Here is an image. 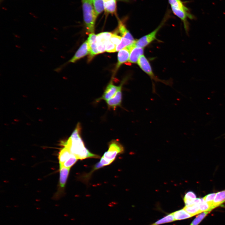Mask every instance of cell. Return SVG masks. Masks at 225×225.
<instances>
[{
  "mask_svg": "<svg viewBox=\"0 0 225 225\" xmlns=\"http://www.w3.org/2000/svg\"><path fill=\"white\" fill-rule=\"evenodd\" d=\"M127 47L130 51L129 61L132 63H136L140 57L143 55V49L135 46L134 44Z\"/></svg>",
  "mask_w": 225,
  "mask_h": 225,
  "instance_id": "8",
  "label": "cell"
},
{
  "mask_svg": "<svg viewBox=\"0 0 225 225\" xmlns=\"http://www.w3.org/2000/svg\"><path fill=\"white\" fill-rule=\"evenodd\" d=\"M171 7L174 14L183 22L185 30L187 32H188L189 25L187 18H188L189 19L192 20L195 18L190 13L189 11L183 10L173 6H171Z\"/></svg>",
  "mask_w": 225,
  "mask_h": 225,
  "instance_id": "5",
  "label": "cell"
},
{
  "mask_svg": "<svg viewBox=\"0 0 225 225\" xmlns=\"http://www.w3.org/2000/svg\"><path fill=\"white\" fill-rule=\"evenodd\" d=\"M104 0H94L93 5L97 16L104 10Z\"/></svg>",
  "mask_w": 225,
  "mask_h": 225,
  "instance_id": "21",
  "label": "cell"
},
{
  "mask_svg": "<svg viewBox=\"0 0 225 225\" xmlns=\"http://www.w3.org/2000/svg\"><path fill=\"white\" fill-rule=\"evenodd\" d=\"M225 202V190L216 193L212 204L211 211Z\"/></svg>",
  "mask_w": 225,
  "mask_h": 225,
  "instance_id": "14",
  "label": "cell"
},
{
  "mask_svg": "<svg viewBox=\"0 0 225 225\" xmlns=\"http://www.w3.org/2000/svg\"><path fill=\"white\" fill-rule=\"evenodd\" d=\"M130 55V51L127 48H124L119 51L118 55V62L116 67L118 69L121 66L129 61Z\"/></svg>",
  "mask_w": 225,
  "mask_h": 225,
  "instance_id": "12",
  "label": "cell"
},
{
  "mask_svg": "<svg viewBox=\"0 0 225 225\" xmlns=\"http://www.w3.org/2000/svg\"><path fill=\"white\" fill-rule=\"evenodd\" d=\"M196 199V196L194 193L189 191L185 194L183 200L185 205H187L193 203Z\"/></svg>",
  "mask_w": 225,
  "mask_h": 225,
  "instance_id": "22",
  "label": "cell"
},
{
  "mask_svg": "<svg viewBox=\"0 0 225 225\" xmlns=\"http://www.w3.org/2000/svg\"><path fill=\"white\" fill-rule=\"evenodd\" d=\"M112 34L110 32L101 33L97 35V43L106 44V42L110 40Z\"/></svg>",
  "mask_w": 225,
  "mask_h": 225,
  "instance_id": "20",
  "label": "cell"
},
{
  "mask_svg": "<svg viewBox=\"0 0 225 225\" xmlns=\"http://www.w3.org/2000/svg\"><path fill=\"white\" fill-rule=\"evenodd\" d=\"M175 221L182 220L191 218L193 216L184 209L172 213Z\"/></svg>",
  "mask_w": 225,
  "mask_h": 225,
  "instance_id": "16",
  "label": "cell"
},
{
  "mask_svg": "<svg viewBox=\"0 0 225 225\" xmlns=\"http://www.w3.org/2000/svg\"><path fill=\"white\" fill-rule=\"evenodd\" d=\"M210 212L209 211H206L200 214L193 220L190 225H198Z\"/></svg>",
  "mask_w": 225,
  "mask_h": 225,
  "instance_id": "27",
  "label": "cell"
},
{
  "mask_svg": "<svg viewBox=\"0 0 225 225\" xmlns=\"http://www.w3.org/2000/svg\"><path fill=\"white\" fill-rule=\"evenodd\" d=\"M116 46L110 40L107 41L106 43V51L109 53H114L116 51Z\"/></svg>",
  "mask_w": 225,
  "mask_h": 225,
  "instance_id": "29",
  "label": "cell"
},
{
  "mask_svg": "<svg viewBox=\"0 0 225 225\" xmlns=\"http://www.w3.org/2000/svg\"><path fill=\"white\" fill-rule=\"evenodd\" d=\"M84 19L88 33H94L97 16L91 0H82Z\"/></svg>",
  "mask_w": 225,
  "mask_h": 225,
  "instance_id": "2",
  "label": "cell"
},
{
  "mask_svg": "<svg viewBox=\"0 0 225 225\" xmlns=\"http://www.w3.org/2000/svg\"><path fill=\"white\" fill-rule=\"evenodd\" d=\"M169 13L168 12L167 14L165 16L162 22L155 30L149 34L143 36L139 39L135 41L134 43L135 46L143 48L155 40L156 39L158 32L163 26L168 18L169 15Z\"/></svg>",
  "mask_w": 225,
  "mask_h": 225,
  "instance_id": "3",
  "label": "cell"
},
{
  "mask_svg": "<svg viewBox=\"0 0 225 225\" xmlns=\"http://www.w3.org/2000/svg\"><path fill=\"white\" fill-rule=\"evenodd\" d=\"M60 151L58 159L59 165H61L71 156L72 153L69 149L65 146Z\"/></svg>",
  "mask_w": 225,
  "mask_h": 225,
  "instance_id": "18",
  "label": "cell"
},
{
  "mask_svg": "<svg viewBox=\"0 0 225 225\" xmlns=\"http://www.w3.org/2000/svg\"><path fill=\"white\" fill-rule=\"evenodd\" d=\"M81 127L79 123L67 141L62 143V145L67 147L72 154L79 159L88 158H99L98 156L92 153L85 147L80 136Z\"/></svg>",
  "mask_w": 225,
  "mask_h": 225,
  "instance_id": "1",
  "label": "cell"
},
{
  "mask_svg": "<svg viewBox=\"0 0 225 225\" xmlns=\"http://www.w3.org/2000/svg\"><path fill=\"white\" fill-rule=\"evenodd\" d=\"M124 150V148L120 143L117 140H113L110 142L108 150L105 153L102 157L112 162L117 156L122 153Z\"/></svg>",
  "mask_w": 225,
  "mask_h": 225,
  "instance_id": "4",
  "label": "cell"
},
{
  "mask_svg": "<svg viewBox=\"0 0 225 225\" xmlns=\"http://www.w3.org/2000/svg\"><path fill=\"white\" fill-rule=\"evenodd\" d=\"M70 168L60 166L59 186L60 189L65 188Z\"/></svg>",
  "mask_w": 225,
  "mask_h": 225,
  "instance_id": "13",
  "label": "cell"
},
{
  "mask_svg": "<svg viewBox=\"0 0 225 225\" xmlns=\"http://www.w3.org/2000/svg\"><path fill=\"white\" fill-rule=\"evenodd\" d=\"M118 23L119 30L122 37L132 41H135L132 35L126 27L125 25L120 20L119 21Z\"/></svg>",
  "mask_w": 225,
  "mask_h": 225,
  "instance_id": "19",
  "label": "cell"
},
{
  "mask_svg": "<svg viewBox=\"0 0 225 225\" xmlns=\"http://www.w3.org/2000/svg\"><path fill=\"white\" fill-rule=\"evenodd\" d=\"M97 35L94 33L90 34L88 39L90 59L99 53L96 43Z\"/></svg>",
  "mask_w": 225,
  "mask_h": 225,
  "instance_id": "10",
  "label": "cell"
},
{
  "mask_svg": "<svg viewBox=\"0 0 225 225\" xmlns=\"http://www.w3.org/2000/svg\"><path fill=\"white\" fill-rule=\"evenodd\" d=\"M124 82V81H123L119 85V89L114 96L110 100L106 101L109 108L115 110L116 108L121 106L122 100V86Z\"/></svg>",
  "mask_w": 225,
  "mask_h": 225,
  "instance_id": "6",
  "label": "cell"
},
{
  "mask_svg": "<svg viewBox=\"0 0 225 225\" xmlns=\"http://www.w3.org/2000/svg\"><path fill=\"white\" fill-rule=\"evenodd\" d=\"M134 41L129 39L122 37L120 43L116 47V51H119L121 50L129 47L134 43Z\"/></svg>",
  "mask_w": 225,
  "mask_h": 225,
  "instance_id": "23",
  "label": "cell"
},
{
  "mask_svg": "<svg viewBox=\"0 0 225 225\" xmlns=\"http://www.w3.org/2000/svg\"><path fill=\"white\" fill-rule=\"evenodd\" d=\"M120 86H116L111 82L106 87L105 91L101 97L97 99V102L101 100L106 101L113 97L119 89Z\"/></svg>",
  "mask_w": 225,
  "mask_h": 225,
  "instance_id": "9",
  "label": "cell"
},
{
  "mask_svg": "<svg viewBox=\"0 0 225 225\" xmlns=\"http://www.w3.org/2000/svg\"><path fill=\"white\" fill-rule=\"evenodd\" d=\"M199 204L194 202L192 204L185 205L183 209L193 217L196 215L201 214Z\"/></svg>",
  "mask_w": 225,
  "mask_h": 225,
  "instance_id": "15",
  "label": "cell"
},
{
  "mask_svg": "<svg viewBox=\"0 0 225 225\" xmlns=\"http://www.w3.org/2000/svg\"><path fill=\"white\" fill-rule=\"evenodd\" d=\"M89 53V47L87 40L82 45L74 57L70 60L68 62L74 63L79 59L85 56Z\"/></svg>",
  "mask_w": 225,
  "mask_h": 225,
  "instance_id": "11",
  "label": "cell"
},
{
  "mask_svg": "<svg viewBox=\"0 0 225 225\" xmlns=\"http://www.w3.org/2000/svg\"><path fill=\"white\" fill-rule=\"evenodd\" d=\"M137 64L140 68L153 79L157 81H162L155 76L148 60L144 55L141 56L139 59Z\"/></svg>",
  "mask_w": 225,
  "mask_h": 225,
  "instance_id": "7",
  "label": "cell"
},
{
  "mask_svg": "<svg viewBox=\"0 0 225 225\" xmlns=\"http://www.w3.org/2000/svg\"><path fill=\"white\" fill-rule=\"evenodd\" d=\"M100 162L104 166L109 165L112 163L111 162L106 160L103 157L101 158Z\"/></svg>",
  "mask_w": 225,
  "mask_h": 225,
  "instance_id": "32",
  "label": "cell"
},
{
  "mask_svg": "<svg viewBox=\"0 0 225 225\" xmlns=\"http://www.w3.org/2000/svg\"><path fill=\"white\" fill-rule=\"evenodd\" d=\"M122 37L118 35L112 34L110 38V41L116 47L120 43Z\"/></svg>",
  "mask_w": 225,
  "mask_h": 225,
  "instance_id": "31",
  "label": "cell"
},
{
  "mask_svg": "<svg viewBox=\"0 0 225 225\" xmlns=\"http://www.w3.org/2000/svg\"><path fill=\"white\" fill-rule=\"evenodd\" d=\"M200 211L201 213L206 211H211V206L208 203L205 201L203 198H202L201 202L199 204Z\"/></svg>",
  "mask_w": 225,
  "mask_h": 225,
  "instance_id": "28",
  "label": "cell"
},
{
  "mask_svg": "<svg viewBox=\"0 0 225 225\" xmlns=\"http://www.w3.org/2000/svg\"><path fill=\"white\" fill-rule=\"evenodd\" d=\"M175 221L172 213L167 215L161 219L156 222L150 225H159L161 224L169 223Z\"/></svg>",
  "mask_w": 225,
  "mask_h": 225,
  "instance_id": "25",
  "label": "cell"
},
{
  "mask_svg": "<svg viewBox=\"0 0 225 225\" xmlns=\"http://www.w3.org/2000/svg\"><path fill=\"white\" fill-rule=\"evenodd\" d=\"M116 0H108L104 2V10L107 13L115 14L116 13Z\"/></svg>",
  "mask_w": 225,
  "mask_h": 225,
  "instance_id": "17",
  "label": "cell"
},
{
  "mask_svg": "<svg viewBox=\"0 0 225 225\" xmlns=\"http://www.w3.org/2000/svg\"><path fill=\"white\" fill-rule=\"evenodd\" d=\"M1 1H2V0H1Z\"/></svg>",
  "mask_w": 225,
  "mask_h": 225,
  "instance_id": "35",
  "label": "cell"
},
{
  "mask_svg": "<svg viewBox=\"0 0 225 225\" xmlns=\"http://www.w3.org/2000/svg\"><path fill=\"white\" fill-rule=\"evenodd\" d=\"M104 166L100 162L97 163L95 166V170H96L100 168L103 167Z\"/></svg>",
  "mask_w": 225,
  "mask_h": 225,
  "instance_id": "33",
  "label": "cell"
},
{
  "mask_svg": "<svg viewBox=\"0 0 225 225\" xmlns=\"http://www.w3.org/2000/svg\"><path fill=\"white\" fill-rule=\"evenodd\" d=\"M91 1H92V3H93V1H94V0H91Z\"/></svg>",
  "mask_w": 225,
  "mask_h": 225,
  "instance_id": "34",
  "label": "cell"
},
{
  "mask_svg": "<svg viewBox=\"0 0 225 225\" xmlns=\"http://www.w3.org/2000/svg\"><path fill=\"white\" fill-rule=\"evenodd\" d=\"M168 2L171 6H173L183 10L189 11L188 8L184 5L181 0H168Z\"/></svg>",
  "mask_w": 225,
  "mask_h": 225,
  "instance_id": "24",
  "label": "cell"
},
{
  "mask_svg": "<svg viewBox=\"0 0 225 225\" xmlns=\"http://www.w3.org/2000/svg\"><path fill=\"white\" fill-rule=\"evenodd\" d=\"M216 194L215 193L210 194L204 197L203 199L205 201L208 203L212 206Z\"/></svg>",
  "mask_w": 225,
  "mask_h": 225,
  "instance_id": "30",
  "label": "cell"
},
{
  "mask_svg": "<svg viewBox=\"0 0 225 225\" xmlns=\"http://www.w3.org/2000/svg\"><path fill=\"white\" fill-rule=\"evenodd\" d=\"M78 159L76 156L72 154L69 158L63 164L61 165H60V166H62L67 168H70L76 163Z\"/></svg>",
  "mask_w": 225,
  "mask_h": 225,
  "instance_id": "26",
  "label": "cell"
}]
</instances>
